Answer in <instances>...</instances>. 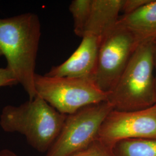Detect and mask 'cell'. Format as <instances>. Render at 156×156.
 <instances>
[{"label": "cell", "mask_w": 156, "mask_h": 156, "mask_svg": "<svg viewBox=\"0 0 156 156\" xmlns=\"http://www.w3.org/2000/svg\"><path fill=\"white\" fill-rule=\"evenodd\" d=\"M155 48H154V71H155V80L156 88V38H155Z\"/></svg>", "instance_id": "cell-17"}, {"label": "cell", "mask_w": 156, "mask_h": 156, "mask_svg": "<svg viewBox=\"0 0 156 156\" xmlns=\"http://www.w3.org/2000/svg\"><path fill=\"white\" fill-rule=\"evenodd\" d=\"M34 85L37 95L67 115L85 106L107 101L108 94L89 79L51 77L36 73Z\"/></svg>", "instance_id": "cell-4"}, {"label": "cell", "mask_w": 156, "mask_h": 156, "mask_svg": "<svg viewBox=\"0 0 156 156\" xmlns=\"http://www.w3.org/2000/svg\"><path fill=\"white\" fill-rule=\"evenodd\" d=\"M67 116L37 95L19 106H5L0 115V126L6 133L22 134L35 150L47 153L58 138Z\"/></svg>", "instance_id": "cell-3"}, {"label": "cell", "mask_w": 156, "mask_h": 156, "mask_svg": "<svg viewBox=\"0 0 156 156\" xmlns=\"http://www.w3.org/2000/svg\"><path fill=\"white\" fill-rule=\"evenodd\" d=\"M123 0H92L85 34L102 39L115 28L120 17Z\"/></svg>", "instance_id": "cell-9"}, {"label": "cell", "mask_w": 156, "mask_h": 156, "mask_svg": "<svg viewBox=\"0 0 156 156\" xmlns=\"http://www.w3.org/2000/svg\"><path fill=\"white\" fill-rule=\"evenodd\" d=\"M142 42L132 31L118 24L101 39L93 80L101 91L108 94L113 89Z\"/></svg>", "instance_id": "cell-6"}, {"label": "cell", "mask_w": 156, "mask_h": 156, "mask_svg": "<svg viewBox=\"0 0 156 156\" xmlns=\"http://www.w3.org/2000/svg\"><path fill=\"white\" fill-rule=\"evenodd\" d=\"M98 139L112 147L123 140L156 139V103L138 111L113 109L102 123Z\"/></svg>", "instance_id": "cell-7"}, {"label": "cell", "mask_w": 156, "mask_h": 156, "mask_svg": "<svg viewBox=\"0 0 156 156\" xmlns=\"http://www.w3.org/2000/svg\"><path fill=\"white\" fill-rule=\"evenodd\" d=\"M0 156H19L14 151L8 149H5L0 151Z\"/></svg>", "instance_id": "cell-16"}, {"label": "cell", "mask_w": 156, "mask_h": 156, "mask_svg": "<svg viewBox=\"0 0 156 156\" xmlns=\"http://www.w3.org/2000/svg\"><path fill=\"white\" fill-rule=\"evenodd\" d=\"M100 42V39L95 35H84L80 44L72 55L61 64L51 67L45 75L93 80L96 70Z\"/></svg>", "instance_id": "cell-8"}, {"label": "cell", "mask_w": 156, "mask_h": 156, "mask_svg": "<svg viewBox=\"0 0 156 156\" xmlns=\"http://www.w3.org/2000/svg\"><path fill=\"white\" fill-rule=\"evenodd\" d=\"M70 156H115L113 147L98 138L91 144Z\"/></svg>", "instance_id": "cell-13"}, {"label": "cell", "mask_w": 156, "mask_h": 156, "mask_svg": "<svg viewBox=\"0 0 156 156\" xmlns=\"http://www.w3.org/2000/svg\"><path fill=\"white\" fill-rule=\"evenodd\" d=\"M154 39L140 44L117 83L108 94L107 101L113 110L138 111L156 104Z\"/></svg>", "instance_id": "cell-2"}, {"label": "cell", "mask_w": 156, "mask_h": 156, "mask_svg": "<svg viewBox=\"0 0 156 156\" xmlns=\"http://www.w3.org/2000/svg\"><path fill=\"white\" fill-rule=\"evenodd\" d=\"M117 24L127 28L141 41L156 38V0H150L136 11L121 15Z\"/></svg>", "instance_id": "cell-10"}, {"label": "cell", "mask_w": 156, "mask_h": 156, "mask_svg": "<svg viewBox=\"0 0 156 156\" xmlns=\"http://www.w3.org/2000/svg\"><path fill=\"white\" fill-rule=\"evenodd\" d=\"M19 84L14 73L8 67L0 68V87L12 86Z\"/></svg>", "instance_id": "cell-14"}, {"label": "cell", "mask_w": 156, "mask_h": 156, "mask_svg": "<svg viewBox=\"0 0 156 156\" xmlns=\"http://www.w3.org/2000/svg\"><path fill=\"white\" fill-rule=\"evenodd\" d=\"M115 156H156V139L121 140L113 146Z\"/></svg>", "instance_id": "cell-11"}, {"label": "cell", "mask_w": 156, "mask_h": 156, "mask_svg": "<svg viewBox=\"0 0 156 156\" xmlns=\"http://www.w3.org/2000/svg\"><path fill=\"white\" fill-rule=\"evenodd\" d=\"M113 107L106 101L85 106L67 115L62 131L46 156H70L97 140Z\"/></svg>", "instance_id": "cell-5"}, {"label": "cell", "mask_w": 156, "mask_h": 156, "mask_svg": "<svg viewBox=\"0 0 156 156\" xmlns=\"http://www.w3.org/2000/svg\"><path fill=\"white\" fill-rule=\"evenodd\" d=\"M41 25L38 16L26 13L0 19V56L27 93L29 100L36 97L35 67Z\"/></svg>", "instance_id": "cell-1"}, {"label": "cell", "mask_w": 156, "mask_h": 156, "mask_svg": "<svg viewBox=\"0 0 156 156\" xmlns=\"http://www.w3.org/2000/svg\"><path fill=\"white\" fill-rule=\"evenodd\" d=\"M92 0H73L69 6L73 20L74 33L83 38L89 19Z\"/></svg>", "instance_id": "cell-12"}, {"label": "cell", "mask_w": 156, "mask_h": 156, "mask_svg": "<svg viewBox=\"0 0 156 156\" xmlns=\"http://www.w3.org/2000/svg\"><path fill=\"white\" fill-rule=\"evenodd\" d=\"M150 0H123L122 7V15H127L136 11Z\"/></svg>", "instance_id": "cell-15"}]
</instances>
